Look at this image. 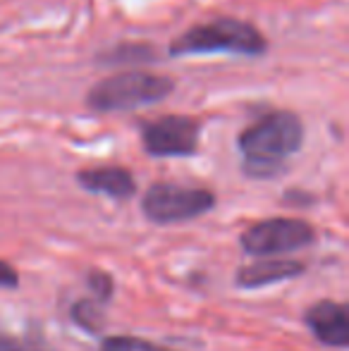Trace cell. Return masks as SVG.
<instances>
[{
    "label": "cell",
    "instance_id": "cell-13",
    "mask_svg": "<svg viewBox=\"0 0 349 351\" xmlns=\"http://www.w3.org/2000/svg\"><path fill=\"white\" fill-rule=\"evenodd\" d=\"M88 287L96 291L98 299H108L112 294V280L106 273H98V270L88 275Z\"/></svg>",
    "mask_w": 349,
    "mask_h": 351
},
{
    "label": "cell",
    "instance_id": "cell-1",
    "mask_svg": "<svg viewBox=\"0 0 349 351\" xmlns=\"http://www.w3.org/2000/svg\"><path fill=\"white\" fill-rule=\"evenodd\" d=\"M304 122L292 110H273L239 134L237 146L244 156L249 177L270 180L285 170V160L302 148Z\"/></svg>",
    "mask_w": 349,
    "mask_h": 351
},
{
    "label": "cell",
    "instance_id": "cell-5",
    "mask_svg": "<svg viewBox=\"0 0 349 351\" xmlns=\"http://www.w3.org/2000/svg\"><path fill=\"white\" fill-rule=\"evenodd\" d=\"M313 239H316V232L309 222L297 220V217H270V220H261L247 227L239 241L249 256L268 258V256L299 251L313 244Z\"/></svg>",
    "mask_w": 349,
    "mask_h": 351
},
{
    "label": "cell",
    "instance_id": "cell-14",
    "mask_svg": "<svg viewBox=\"0 0 349 351\" xmlns=\"http://www.w3.org/2000/svg\"><path fill=\"white\" fill-rule=\"evenodd\" d=\"M17 270L5 261H0V287H17Z\"/></svg>",
    "mask_w": 349,
    "mask_h": 351
},
{
    "label": "cell",
    "instance_id": "cell-2",
    "mask_svg": "<svg viewBox=\"0 0 349 351\" xmlns=\"http://www.w3.org/2000/svg\"><path fill=\"white\" fill-rule=\"evenodd\" d=\"M268 51V38L258 27L234 17H218L213 22L194 24L184 34L173 38L168 53L173 58L208 56V53H234V56L258 58Z\"/></svg>",
    "mask_w": 349,
    "mask_h": 351
},
{
    "label": "cell",
    "instance_id": "cell-8",
    "mask_svg": "<svg viewBox=\"0 0 349 351\" xmlns=\"http://www.w3.org/2000/svg\"><path fill=\"white\" fill-rule=\"evenodd\" d=\"M77 182H80L82 189L91 191V194H103L117 201H127L136 194V182L132 172L117 165L82 170L77 172Z\"/></svg>",
    "mask_w": 349,
    "mask_h": 351
},
{
    "label": "cell",
    "instance_id": "cell-12",
    "mask_svg": "<svg viewBox=\"0 0 349 351\" xmlns=\"http://www.w3.org/2000/svg\"><path fill=\"white\" fill-rule=\"evenodd\" d=\"M72 315H75V320L82 325V328L86 330H98V323H101V315H98V311L93 308L88 301H82V304L75 306V311H72Z\"/></svg>",
    "mask_w": 349,
    "mask_h": 351
},
{
    "label": "cell",
    "instance_id": "cell-6",
    "mask_svg": "<svg viewBox=\"0 0 349 351\" xmlns=\"http://www.w3.org/2000/svg\"><path fill=\"white\" fill-rule=\"evenodd\" d=\"M201 122L189 115H163L141 127V141L154 158H186L199 151Z\"/></svg>",
    "mask_w": 349,
    "mask_h": 351
},
{
    "label": "cell",
    "instance_id": "cell-3",
    "mask_svg": "<svg viewBox=\"0 0 349 351\" xmlns=\"http://www.w3.org/2000/svg\"><path fill=\"white\" fill-rule=\"evenodd\" d=\"M175 91V79L165 74L130 70L96 82L86 93V106L96 112H122L160 103Z\"/></svg>",
    "mask_w": 349,
    "mask_h": 351
},
{
    "label": "cell",
    "instance_id": "cell-10",
    "mask_svg": "<svg viewBox=\"0 0 349 351\" xmlns=\"http://www.w3.org/2000/svg\"><path fill=\"white\" fill-rule=\"evenodd\" d=\"M101 62H108V65H132V62H154L156 60V48L149 46V43H120L112 51L101 53L98 56Z\"/></svg>",
    "mask_w": 349,
    "mask_h": 351
},
{
    "label": "cell",
    "instance_id": "cell-11",
    "mask_svg": "<svg viewBox=\"0 0 349 351\" xmlns=\"http://www.w3.org/2000/svg\"><path fill=\"white\" fill-rule=\"evenodd\" d=\"M98 351H170V349L158 347V344L146 342V339H139V337H127V335L120 337V335H117V337L103 339Z\"/></svg>",
    "mask_w": 349,
    "mask_h": 351
},
{
    "label": "cell",
    "instance_id": "cell-4",
    "mask_svg": "<svg viewBox=\"0 0 349 351\" xmlns=\"http://www.w3.org/2000/svg\"><path fill=\"white\" fill-rule=\"evenodd\" d=\"M215 206V196L199 186H180L160 182L146 189L141 199V210L156 225H173L206 215Z\"/></svg>",
    "mask_w": 349,
    "mask_h": 351
},
{
    "label": "cell",
    "instance_id": "cell-9",
    "mask_svg": "<svg viewBox=\"0 0 349 351\" xmlns=\"http://www.w3.org/2000/svg\"><path fill=\"white\" fill-rule=\"evenodd\" d=\"M304 273V265L299 261H254V263L239 268L237 285L242 289H258L265 285H275V282L292 280Z\"/></svg>",
    "mask_w": 349,
    "mask_h": 351
},
{
    "label": "cell",
    "instance_id": "cell-7",
    "mask_svg": "<svg viewBox=\"0 0 349 351\" xmlns=\"http://www.w3.org/2000/svg\"><path fill=\"white\" fill-rule=\"evenodd\" d=\"M306 325L318 342L328 347H347L349 344V318L347 308L335 301H318L306 311Z\"/></svg>",
    "mask_w": 349,
    "mask_h": 351
}]
</instances>
